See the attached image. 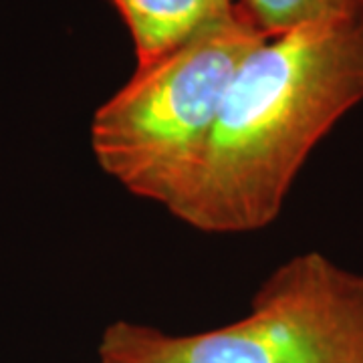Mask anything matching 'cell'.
<instances>
[{"label":"cell","mask_w":363,"mask_h":363,"mask_svg":"<svg viewBox=\"0 0 363 363\" xmlns=\"http://www.w3.org/2000/svg\"><path fill=\"white\" fill-rule=\"evenodd\" d=\"M97 351L99 363H363V274L301 252L262 281L234 323L174 335L116 321Z\"/></svg>","instance_id":"cell-3"},{"label":"cell","mask_w":363,"mask_h":363,"mask_svg":"<svg viewBox=\"0 0 363 363\" xmlns=\"http://www.w3.org/2000/svg\"><path fill=\"white\" fill-rule=\"evenodd\" d=\"M262 39L236 9L156 63L135 67L93 113L97 166L130 194L164 206L204 147L238 67Z\"/></svg>","instance_id":"cell-2"},{"label":"cell","mask_w":363,"mask_h":363,"mask_svg":"<svg viewBox=\"0 0 363 363\" xmlns=\"http://www.w3.org/2000/svg\"><path fill=\"white\" fill-rule=\"evenodd\" d=\"M236 9L262 37L363 18V0H236Z\"/></svg>","instance_id":"cell-5"},{"label":"cell","mask_w":363,"mask_h":363,"mask_svg":"<svg viewBox=\"0 0 363 363\" xmlns=\"http://www.w3.org/2000/svg\"><path fill=\"white\" fill-rule=\"evenodd\" d=\"M363 104V18L262 39L224 95L204 147L164 202L208 234L257 233L329 131Z\"/></svg>","instance_id":"cell-1"},{"label":"cell","mask_w":363,"mask_h":363,"mask_svg":"<svg viewBox=\"0 0 363 363\" xmlns=\"http://www.w3.org/2000/svg\"><path fill=\"white\" fill-rule=\"evenodd\" d=\"M130 30L135 67H147L236 13V0H111Z\"/></svg>","instance_id":"cell-4"}]
</instances>
